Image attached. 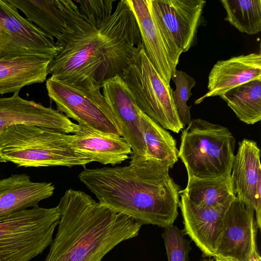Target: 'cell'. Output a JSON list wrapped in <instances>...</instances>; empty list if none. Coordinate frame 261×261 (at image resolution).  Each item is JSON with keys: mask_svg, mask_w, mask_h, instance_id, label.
<instances>
[{"mask_svg": "<svg viewBox=\"0 0 261 261\" xmlns=\"http://www.w3.org/2000/svg\"><path fill=\"white\" fill-rule=\"evenodd\" d=\"M65 26L61 47L48 73L88 98L102 93L106 81L121 76L137 47L139 29L127 0H59Z\"/></svg>", "mask_w": 261, "mask_h": 261, "instance_id": "6da1fadb", "label": "cell"}, {"mask_svg": "<svg viewBox=\"0 0 261 261\" xmlns=\"http://www.w3.org/2000/svg\"><path fill=\"white\" fill-rule=\"evenodd\" d=\"M170 168L146 156L132 154L128 166L85 168L79 178L101 204L142 225L165 228L178 215L180 191L169 175Z\"/></svg>", "mask_w": 261, "mask_h": 261, "instance_id": "7a4b0ae2", "label": "cell"}, {"mask_svg": "<svg viewBox=\"0 0 261 261\" xmlns=\"http://www.w3.org/2000/svg\"><path fill=\"white\" fill-rule=\"evenodd\" d=\"M58 206L57 232L45 261H101L119 244L138 236L142 226L81 190H67Z\"/></svg>", "mask_w": 261, "mask_h": 261, "instance_id": "3957f363", "label": "cell"}, {"mask_svg": "<svg viewBox=\"0 0 261 261\" xmlns=\"http://www.w3.org/2000/svg\"><path fill=\"white\" fill-rule=\"evenodd\" d=\"M71 135L42 126L18 124L0 134V162L17 167H85L92 162L69 145Z\"/></svg>", "mask_w": 261, "mask_h": 261, "instance_id": "277c9868", "label": "cell"}, {"mask_svg": "<svg viewBox=\"0 0 261 261\" xmlns=\"http://www.w3.org/2000/svg\"><path fill=\"white\" fill-rule=\"evenodd\" d=\"M235 146V138L227 127L194 119L182 132L178 158L188 178L229 177Z\"/></svg>", "mask_w": 261, "mask_h": 261, "instance_id": "5b68a950", "label": "cell"}, {"mask_svg": "<svg viewBox=\"0 0 261 261\" xmlns=\"http://www.w3.org/2000/svg\"><path fill=\"white\" fill-rule=\"evenodd\" d=\"M60 218L58 205L33 207L0 218V261H30L50 246Z\"/></svg>", "mask_w": 261, "mask_h": 261, "instance_id": "8992f818", "label": "cell"}, {"mask_svg": "<svg viewBox=\"0 0 261 261\" xmlns=\"http://www.w3.org/2000/svg\"><path fill=\"white\" fill-rule=\"evenodd\" d=\"M139 109L166 129L178 133L184 129L173 98V89L162 79L139 45L121 76Z\"/></svg>", "mask_w": 261, "mask_h": 261, "instance_id": "52a82bcc", "label": "cell"}, {"mask_svg": "<svg viewBox=\"0 0 261 261\" xmlns=\"http://www.w3.org/2000/svg\"><path fill=\"white\" fill-rule=\"evenodd\" d=\"M148 3L153 21L178 64L181 54L197 43L206 1L148 0Z\"/></svg>", "mask_w": 261, "mask_h": 261, "instance_id": "ba28073f", "label": "cell"}, {"mask_svg": "<svg viewBox=\"0 0 261 261\" xmlns=\"http://www.w3.org/2000/svg\"><path fill=\"white\" fill-rule=\"evenodd\" d=\"M5 27L10 42L1 59L33 57L51 61L61 47L36 25L19 14L18 9L7 0H0Z\"/></svg>", "mask_w": 261, "mask_h": 261, "instance_id": "9c48e42d", "label": "cell"}, {"mask_svg": "<svg viewBox=\"0 0 261 261\" xmlns=\"http://www.w3.org/2000/svg\"><path fill=\"white\" fill-rule=\"evenodd\" d=\"M254 210L237 196L226 211L215 256L231 261H249L257 248Z\"/></svg>", "mask_w": 261, "mask_h": 261, "instance_id": "30bf717a", "label": "cell"}, {"mask_svg": "<svg viewBox=\"0 0 261 261\" xmlns=\"http://www.w3.org/2000/svg\"><path fill=\"white\" fill-rule=\"evenodd\" d=\"M18 124L42 126L67 134H74L81 129L79 124L57 110L23 99L18 94L0 98V134Z\"/></svg>", "mask_w": 261, "mask_h": 261, "instance_id": "8fae6325", "label": "cell"}, {"mask_svg": "<svg viewBox=\"0 0 261 261\" xmlns=\"http://www.w3.org/2000/svg\"><path fill=\"white\" fill-rule=\"evenodd\" d=\"M50 99L68 118L100 132L122 136L113 123L93 101L67 83L52 77L46 81Z\"/></svg>", "mask_w": 261, "mask_h": 261, "instance_id": "7c38bea8", "label": "cell"}, {"mask_svg": "<svg viewBox=\"0 0 261 261\" xmlns=\"http://www.w3.org/2000/svg\"><path fill=\"white\" fill-rule=\"evenodd\" d=\"M260 154V148L254 141L244 139L239 142L230 176L234 193L254 208L257 228L259 229L261 228Z\"/></svg>", "mask_w": 261, "mask_h": 261, "instance_id": "4fadbf2b", "label": "cell"}, {"mask_svg": "<svg viewBox=\"0 0 261 261\" xmlns=\"http://www.w3.org/2000/svg\"><path fill=\"white\" fill-rule=\"evenodd\" d=\"M102 94L110 107L134 156H145L141 125V110L127 86L119 75L103 83Z\"/></svg>", "mask_w": 261, "mask_h": 261, "instance_id": "5bb4252c", "label": "cell"}, {"mask_svg": "<svg viewBox=\"0 0 261 261\" xmlns=\"http://www.w3.org/2000/svg\"><path fill=\"white\" fill-rule=\"evenodd\" d=\"M179 207L183 218L185 235H188L204 257H214L223 230L226 211L196 205L184 194Z\"/></svg>", "mask_w": 261, "mask_h": 261, "instance_id": "9a60e30c", "label": "cell"}, {"mask_svg": "<svg viewBox=\"0 0 261 261\" xmlns=\"http://www.w3.org/2000/svg\"><path fill=\"white\" fill-rule=\"evenodd\" d=\"M261 79L260 54L234 56L216 62L208 76V92L195 101L197 105L208 97L220 96L251 81Z\"/></svg>", "mask_w": 261, "mask_h": 261, "instance_id": "2e32d148", "label": "cell"}, {"mask_svg": "<svg viewBox=\"0 0 261 261\" xmlns=\"http://www.w3.org/2000/svg\"><path fill=\"white\" fill-rule=\"evenodd\" d=\"M127 1L135 16L148 58L162 79L170 85L178 64L168 50L153 21L148 0Z\"/></svg>", "mask_w": 261, "mask_h": 261, "instance_id": "e0dca14e", "label": "cell"}, {"mask_svg": "<svg viewBox=\"0 0 261 261\" xmlns=\"http://www.w3.org/2000/svg\"><path fill=\"white\" fill-rule=\"evenodd\" d=\"M69 143L75 151L103 165L120 164L132 154L130 146L122 136L84 126L71 135Z\"/></svg>", "mask_w": 261, "mask_h": 261, "instance_id": "ac0fdd59", "label": "cell"}, {"mask_svg": "<svg viewBox=\"0 0 261 261\" xmlns=\"http://www.w3.org/2000/svg\"><path fill=\"white\" fill-rule=\"evenodd\" d=\"M55 190L51 182L32 181L25 174H12L0 180V218L38 205L51 197Z\"/></svg>", "mask_w": 261, "mask_h": 261, "instance_id": "d6986e66", "label": "cell"}, {"mask_svg": "<svg viewBox=\"0 0 261 261\" xmlns=\"http://www.w3.org/2000/svg\"><path fill=\"white\" fill-rule=\"evenodd\" d=\"M50 62L33 57L0 59V95L18 94L24 86L44 82Z\"/></svg>", "mask_w": 261, "mask_h": 261, "instance_id": "ffe728a7", "label": "cell"}, {"mask_svg": "<svg viewBox=\"0 0 261 261\" xmlns=\"http://www.w3.org/2000/svg\"><path fill=\"white\" fill-rule=\"evenodd\" d=\"M184 194L196 205L226 211L235 199L230 177L200 179L188 178Z\"/></svg>", "mask_w": 261, "mask_h": 261, "instance_id": "44dd1931", "label": "cell"}, {"mask_svg": "<svg viewBox=\"0 0 261 261\" xmlns=\"http://www.w3.org/2000/svg\"><path fill=\"white\" fill-rule=\"evenodd\" d=\"M48 36L56 39L65 26V17L59 0H8Z\"/></svg>", "mask_w": 261, "mask_h": 261, "instance_id": "7402d4cb", "label": "cell"}, {"mask_svg": "<svg viewBox=\"0 0 261 261\" xmlns=\"http://www.w3.org/2000/svg\"><path fill=\"white\" fill-rule=\"evenodd\" d=\"M140 117L145 156L172 168L178 159L176 140L169 132L142 111Z\"/></svg>", "mask_w": 261, "mask_h": 261, "instance_id": "603a6c76", "label": "cell"}, {"mask_svg": "<svg viewBox=\"0 0 261 261\" xmlns=\"http://www.w3.org/2000/svg\"><path fill=\"white\" fill-rule=\"evenodd\" d=\"M240 120L254 124L261 119V79L251 81L219 96Z\"/></svg>", "mask_w": 261, "mask_h": 261, "instance_id": "cb8c5ba5", "label": "cell"}, {"mask_svg": "<svg viewBox=\"0 0 261 261\" xmlns=\"http://www.w3.org/2000/svg\"><path fill=\"white\" fill-rule=\"evenodd\" d=\"M226 12L224 20L240 32L250 35L261 31L260 0H221Z\"/></svg>", "mask_w": 261, "mask_h": 261, "instance_id": "d4e9b609", "label": "cell"}, {"mask_svg": "<svg viewBox=\"0 0 261 261\" xmlns=\"http://www.w3.org/2000/svg\"><path fill=\"white\" fill-rule=\"evenodd\" d=\"M171 79L176 89L173 91V98L175 107L184 128L191 121L190 109L187 102L192 95L191 91L195 86L196 82L194 78L185 71L176 70Z\"/></svg>", "mask_w": 261, "mask_h": 261, "instance_id": "484cf974", "label": "cell"}, {"mask_svg": "<svg viewBox=\"0 0 261 261\" xmlns=\"http://www.w3.org/2000/svg\"><path fill=\"white\" fill-rule=\"evenodd\" d=\"M162 235L168 261L188 260V254L192 248L183 230L173 225L165 228Z\"/></svg>", "mask_w": 261, "mask_h": 261, "instance_id": "4316f807", "label": "cell"}, {"mask_svg": "<svg viewBox=\"0 0 261 261\" xmlns=\"http://www.w3.org/2000/svg\"><path fill=\"white\" fill-rule=\"evenodd\" d=\"M10 42L5 27L4 13L0 10V59Z\"/></svg>", "mask_w": 261, "mask_h": 261, "instance_id": "83f0119b", "label": "cell"}, {"mask_svg": "<svg viewBox=\"0 0 261 261\" xmlns=\"http://www.w3.org/2000/svg\"><path fill=\"white\" fill-rule=\"evenodd\" d=\"M249 261H261V257L257 250V247L254 250Z\"/></svg>", "mask_w": 261, "mask_h": 261, "instance_id": "f1b7e54d", "label": "cell"}, {"mask_svg": "<svg viewBox=\"0 0 261 261\" xmlns=\"http://www.w3.org/2000/svg\"><path fill=\"white\" fill-rule=\"evenodd\" d=\"M214 259L215 261H231L226 258H223L222 257L215 256L214 257Z\"/></svg>", "mask_w": 261, "mask_h": 261, "instance_id": "f546056e", "label": "cell"}, {"mask_svg": "<svg viewBox=\"0 0 261 261\" xmlns=\"http://www.w3.org/2000/svg\"><path fill=\"white\" fill-rule=\"evenodd\" d=\"M202 261H215V260H214V259H210L208 260H202Z\"/></svg>", "mask_w": 261, "mask_h": 261, "instance_id": "4dcf8cb0", "label": "cell"}]
</instances>
